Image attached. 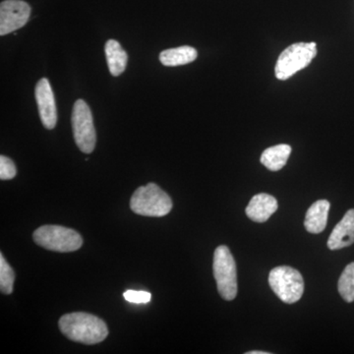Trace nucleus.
<instances>
[{"instance_id":"7ed1b4c3","label":"nucleus","mask_w":354,"mask_h":354,"mask_svg":"<svg viewBox=\"0 0 354 354\" xmlns=\"http://www.w3.org/2000/svg\"><path fill=\"white\" fill-rule=\"evenodd\" d=\"M32 239L39 246L55 252H73L83 245L82 236L76 230L62 225H43L35 230Z\"/></svg>"},{"instance_id":"2eb2a0df","label":"nucleus","mask_w":354,"mask_h":354,"mask_svg":"<svg viewBox=\"0 0 354 354\" xmlns=\"http://www.w3.org/2000/svg\"><path fill=\"white\" fill-rule=\"evenodd\" d=\"M197 50L189 46H179L162 51L160 55V62L165 66H180L191 64L196 60Z\"/></svg>"},{"instance_id":"4468645a","label":"nucleus","mask_w":354,"mask_h":354,"mask_svg":"<svg viewBox=\"0 0 354 354\" xmlns=\"http://www.w3.org/2000/svg\"><path fill=\"white\" fill-rule=\"evenodd\" d=\"M291 153V147L286 144L271 147L266 149L261 156V164L267 167L269 171H281L288 162Z\"/></svg>"},{"instance_id":"9d476101","label":"nucleus","mask_w":354,"mask_h":354,"mask_svg":"<svg viewBox=\"0 0 354 354\" xmlns=\"http://www.w3.org/2000/svg\"><path fill=\"white\" fill-rule=\"evenodd\" d=\"M354 243V209H348L342 220L335 225L328 239L330 250H339Z\"/></svg>"},{"instance_id":"39448f33","label":"nucleus","mask_w":354,"mask_h":354,"mask_svg":"<svg viewBox=\"0 0 354 354\" xmlns=\"http://www.w3.org/2000/svg\"><path fill=\"white\" fill-rule=\"evenodd\" d=\"M214 276L221 297L232 301L237 295L236 264L228 247L218 246L214 254Z\"/></svg>"},{"instance_id":"f3484780","label":"nucleus","mask_w":354,"mask_h":354,"mask_svg":"<svg viewBox=\"0 0 354 354\" xmlns=\"http://www.w3.org/2000/svg\"><path fill=\"white\" fill-rule=\"evenodd\" d=\"M15 274L12 268L7 263L3 254H0V290L4 295H11L13 292V283Z\"/></svg>"},{"instance_id":"f03ea898","label":"nucleus","mask_w":354,"mask_h":354,"mask_svg":"<svg viewBox=\"0 0 354 354\" xmlns=\"http://www.w3.org/2000/svg\"><path fill=\"white\" fill-rule=\"evenodd\" d=\"M130 209L137 215L160 218L171 213L172 201L157 184L149 183L133 193Z\"/></svg>"},{"instance_id":"6ab92c4d","label":"nucleus","mask_w":354,"mask_h":354,"mask_svg":"<svg viewBox=\"0 0 354 354\" xmlns=\"http://www.w3.org/2000/svg\"><path fill=\"white\" fill-rule=\"evenodd\" d=\"M16 174H17V169H16L12 160L6 156H1L0 157V179L10 180L16 176Z\"/></svg>"},{"instance_id":"aec40b11","label":"nucleus","mask_w":354,"mask_h":354,"mask_svg":"<svg viewBox=\"0 0 354 354\" xmlns=\"http://www.w3.org/2000/svg\"><path fill=\"white\" fill-rule=\"evenodd\" d=\"M246 354H269V353H266V351H249V353H246Z\"/></svg>"},{"instance_id":"6e6552de","label":"nucleus","mask_w":354,"mask_h":354,"mask_svg":"<svg viewBox=\"0 0 354 354\" xmlns=\"http://www.w3.org/2000/svg\"><path fill=\"white\" fill-rule=\"evenodd\" d=\"M31 7L23 0H6L0 4V35L6 36L27 24Z\"/></svg>"},{"instance_id":"f257e3e1","label":"nucleus","mask_w":354,"mask_h":354,"mask_svg":"<svg viewBox=\"0 0 354 354\" xmlns=\"http://www.w3.org/2000/svg\"><path fill=\"white\" fill-rule=\"evenodd\" d=\"M58 325L67 339L80 344H97L109 335L108 326L102 319L84 312L62 316Z\"/></svg>"},{"instance_id":"dca6fc26","label":"nucleus","mask_w":354,"mask_h":354,"mask_svg":"<svg viewBox=\"0 0 354 354\" xmlns=\"http://www.w3.org/2000/svg\"><path fill=\"white\" fill-rule=\"evenodd\" d=\"M339 295L348 304L354 301V263L346 266L337 283Z\"/></svg>"},{"instance_id":"a211bd4d","label":"nucleus","mask_w":354,"mask_h":354,"mask_svg":"<svg viewBox=\"0 0 354 354\" xmlns=\"http://www.w3.org/2000/svg\"><path fill=\"white\" fill-rule=\"evenodd\" d=\"M123 297L130 304H147L152 299V295L148 291L129 290L123 293Z\"/></svg>"},{"instance_id":"423d86ee","label":"nucleus","mask_w":354,"mask_h":354,"mask_svg":"<svg viewBox=\"0 0 354 354\" xmlns=\"http://www.w3.org/2000/svg\"><path fill=\"white\" fill-rule=\"evenodd\" d=\"M269 283L277 297L285 304H295L304 295V277L297 270L288 266L272 269L270 272Z\"/></svg>"},{"instance_id":"1a4fd4ad","label":"nucleus","mask_w":354,"mask_h":354,"mask_svg":"<svg viewBox=\"0 0 354 354\" xmlns=\"http://www.w3.org/2000/svg\"><path fill=\"white\" fill-rule=\"evenodd\" d=\"M35 95L41 123L46 129H53L57 122V109L55 95L48 79L43 78L39 81L35 90Z\"/></svg>"},{"instance_id":"20e7f679","label":"nucleus","mask_w":354,"mask_h":354,"mask_svg":"<svg viewBox=\"0 0 354 354\" xmlns=\"http://www.w3.org/2000/svg\"><path fill=\"white\" fill-rule=\"evenodd\" d=\"M317 55V44L297 43L291 44L281 53L274 67L277 79L288 80L300 70L306 68Z\"/></svg>"},{"instance_id":"9b49d317","label":"nucleus","mask_w":354,"mask_h":354,"mask_svg":"<svg viewBox=\"0 0 354 354\" xmlns=\"http://www.w3.org/2000/svg\"><path fill=\"white\" fill-rule=\"evenodd\" d=\"M278 209V201L272 195L261 193L255 195L249 202L246 215L256 223H265Z\"/></svg>"},{"instance_id":"f8f14e48","label":"nucleus","mask_w":354,"mask_h":354,"mask_svg":"<svg viewBox=\"0 0 354 354\" xmlns=\"http://www.w3.org/2000/svg\"><path fill=\"white\" fill-rule=\"evenodd\" d=\"M330 203L327 200H319L312 205L306 213L304 225L310 234H321L327 227Z\"/></svg>"},{"instance_id":"ddd939ff","label":"nucleus","mask_w":354,"mask_h":354,"mask_svg":"<svg viewBox=\"0 0 354 354\" xmlns=\"http://www.w3.org/2000/svg\"><path fill=\"white\" fill-rule=\"evenodd\" d=\"M106 62H108L109 72L111 75L118 77L124 72L127 68L128 55L127 51L115 39L106 41Z\"/></svg>"},{"instance_id":"0eeeda50","label":"nucleus","mask_w":354,"mask_h":354,"mask_svg":"<svg viewBox=\"0 0 354 354\" xmlns=\"http://www.w3.org/2000/svg\"><path fill=\"white\" fill-rule=\"evenodd\" d=\"M72 128L74 140L81 152L91 153L94 151L97 134L93 121L92 113L87 102L78 100L72 111Z\"/></svg>"}]
</instances>
